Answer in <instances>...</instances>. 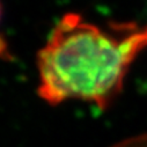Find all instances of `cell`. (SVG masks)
I'll list each match as a JSON object with an SVG mask.
<instances>
[{"label":"cell","instance_id":"6da1fadb","mask_svg":"<svg viewBox=\"0 0 147 147\" xmlns=\"http://www.w3.org/2000/svg\"><path fill=\"white\" fill-rule=\"evenodd\" d=\"M146 48L147 24L113 22L103 28L68 13L38 51V94L50 104L77 98L105 108Z\"/></svg>","mask_w":147,"mask_h":147}]
</instances>
